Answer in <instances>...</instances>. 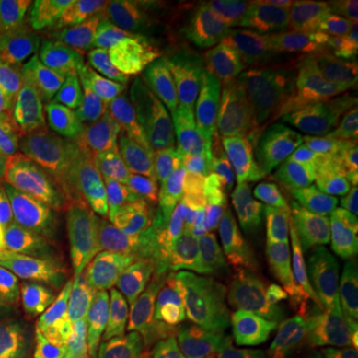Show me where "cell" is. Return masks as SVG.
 <instances>
[{"label":"cell","mask_w":358,"mask_h":358,"mask_svg":"<svg viewBox=\"0 0 358 358\" xmlns=\"http://www.w3.org/2000/svg\"><path fill=\"white\" fill-rule=\"evenodd\" d=\"M38 301L106 358H136L148 327L164 307L148 279L124 275L96 255L44 268Z\"/></svg>","instance_id":"cell-1"},{"label":"cell","mask_w":358,"mask_h":358,"mask_svg":"<svg viewBox=\"0 0 358 358\" xmlns=\"http://www.w3.org/2000/svg\"><path fill=\"white\" fill-rule=\"evenodd\" d=\"M259 201L299 294L307 303L348 294L350 271L343 233L282 155L271 157L263 169Z\"/></svg>","instance_id":"cell-2"},{"label":"cell","mask_w":358,"mask_h":358,"mask_svg":"<svg viewBox=\"0 0 358 358\" xmlns=\"http://www.w3.org/2000/svg\"><path fill=\"white\" fill-rule=\"evenodd\" d=\"M225 129L253 152L275 150L320 114L319 100L285 68L245 78L217 98Z\"/></svg>","instance_id":"cell-3"},{"label":"cell","mask_w":358,"mask_h":358,"mask_svg":"<svg viewBox=\"0 0 358 358\" xmlns=\"http://www.w3.org/2000/svg\"><path fill=\"white\" fill-rule=\"evenodd\" d=\"M80 92V72L54 48L0 66V124L40 141L52 120L70 112Z\"/></svg>","instance_id":"cell-4"},{"label":"cell","mask_w":358,"mask_h":358,"mask_svg":"<svg viewBox=\"0 0 358 358\" xmlns=\"http://www.w3.org/2000/svg\"><path fill=\"white\" fill-rule=\"evenodd\" d=\"M239 265L237 249L213 223L197 241L167 251L148 282L166 307L187 317L195 308L233 293Z\"/></svg>","instance_id":"cell-5"},{"label":"cell","mask_w":358,"mask_h":358,"mask_svg":"<svg viewBox=\"0 0 358 358\" xmlns=\"http://www.w3.org/2000/svg\"><path fill=\"white\" fill-rule=\"evenodd\" d=\"M22 233L44 268L94 255L86 203L76 185L52 164H46L32 195Z\"/></svg>","instance_id":"cell-6"},{"label":"cell","mask_w":358,"mask_h":358,"mask_svg":"<svg viewBox=\"0 0 358 358\" xmlns=\"http://www.w3.org/2000/svg\"><path fill=\"white\" fill-rule=\"evenodd\" d=\"M209 32L253 64L281 68L303 58L305 38L294 24L291 4L261 0L217 2Z\"/></svg>","instance_id":"cell-7"},{"label":"cell","mask_w":358,"mask_h":358,"mask_svg":"<svg viewBox=\"0 0 358 358\" xmlns=\"http://www.w3.org/2000/svg\"><path fill=\"white\" fill-rule=\"evenodd\" d=\"M86 128L126 155L155 150L169 129L164 108L122 84L92 80L78 98L76 110Z\"/></svg>","instance_id":"cell-8"},{"label":"cell","mask_w":358,"mask_h":358,"mask_svg":"<svg viewBox=\"0 0 358 358\" xmlns=\"http://www.w3.org/2000/svg\"><path fill=\"white\" fill-rule=\"evenodd\" d=\"M40 145L46 164L66 173L84 203L94 207L108 197L129 162V155L92 134L80 122L76 110L58 117L40 138Z\"/></svg>","instance_id":"cell-9"},{"label":"cell","mask_w":358,"mask_h":358,"mask_svg":"<svg viewBox=\"0 0 358 358\" xmlns=\"http://www.w3.org/2000/svg\"><path fill=\"white\" fill-rule=\"evenodd\" d=\"M291 166L331 215L346 223L357 211V195L345 150L331 115H317L289 140Z\"/></svg>","instance_id":"cell-10"},{"label":"cell","mask_w":358,"mask_h":358,"mask_svg":"<svg viewBox=\"0 0 358 358\" xmlns=\"http://www.w3.org/2000/svg\"><path fill=\"white\" fill-rule=\"evenodd\" d=\"M235 299L261 346L310 358L308 303L303 296L287 293L241 261L235 275Z\"/></svg>","instance_id":"cell-11"},{"label":"cell","mask_w":358,"mask_h":358,"mask_svg":"<svg viewBox=\"0 0 358 358\" xmlns=\"http://www.w3.org/2000/svg\"><path fill=\"white\" fill-rule=\"evenodd\" d=\"M207 26L195 28L166 44L164 48L131 54L112 62L103 68V74L112 78L115 84H122L155 106L164 108L185 94L193 58L207 32Z\"/></svg>","instance_id":"cell-12"},{"label":"cell","mask_w":358,"mask_h":358,"mask_svg":"<svg viewBox=\"0 0 358 358\" xmlns=\"http://www.w3.org/2000/svg\"><path fill=\"white\" fill-rule=\"evenodd\" d=\"M215 225L237 249L243 263L287 293L301 296L285 267L267 213L249 185L219 205L215 209Z\"/></svg>","instance_id":"cell-13"},{"label":"cell","mask_w":358,"mask_h":358,"mask_svg":"<svg viewBox=\"0 0 358 358\" xmlns=\"http://www.w3.org/2000/svg\"><path fill=\"white\" fill-rule=\"evenodd\" d=\"M90 225L98 253L120 273L150 279L162 267L167 249L157 241L150 221L115 205L92 207Z\"/></svg>","instance_id":"cell-14"},{"label":"cell","mask_w":358,"mask_h":358,"mask_svg":"<svg viewBox=\"0 0 358 358\" xmlns=\"http://www.w3.org/2000/svg\"><path fill=\"white\" fill-rule=\"evenodd\" d=\"M217 2L207 0H143L106 56H126L164 48L195 28L209 24Z\"/></svg>","instance_id":"cell-15"},{"label":"cell","mask_w":358,"mask_h":358,"mask_svg":"<svg viewBox=\"0 0 358 358\" xmlns=\"http://www.w3.org/2000/svg\"><path fill=\"white\" fill-rule=\"evenodd\" d=\"M143 0H74L60 22V48L66 60L108 54Z\"/></svg>","instance_id":"cell-16"},{"label":"cell","mask_w":358,"mask_h":358,"mask_svg":"<svg viewBox=\"0 0 358 358\" xmlns=\"http://www.w3.org/2000/svg\"><path fill=\"white\" fill-rule=\"evenodd\" d=\"M155 152L162 164L173 167L193 192L199 193L213 207H219L231 195L241 192L251 179V169L205 154L192 141L185 140L176 128L167 129Z\"/></svg>","instance_id":"cell-17"},{"label":"cell","mask_w":358,"mask_h":358,"mask_svg":"<svg viewBox=\"0 0 358 358\" xmlns=\"http://www.w3.org/2000/svg\"><path fill=\"white\" fill-rule=\"evenodd\" d=\"M60 0H0V66L38 56L50 46Z\"/></svg>","instance_id":"cell-18"},{"label":"cell","mask_w":358,"mask_h":358,"mask_svg":"<svg viewBox=\"0 0 358 358\" xmlns=\"http://www.w3.org/2000/svg\"><path fill=\"white\" fill-rule=\"evenodd\" d=\"M185 320L207 358H257L263 348L237 305L235 291L195 308Z\"/></svg>","instance_id":"cell-19"},{"label":"cell","mask_w":358,"mask_h":358,"mask_svg":"<svg viewBox=\"0 0 358 358\" xmlns=\"http://www.w3.org/2000/svg\"><path fill=\"white\" fill-rule=\"evenodd\" d=\"M8 358H106V355L48 308L32 307L16 319Z\"/></svg>","instance_id":"cell-20"},{"label":"cell","mask_w":358,"mask_h":358,"mask_svg":"<svg viewBox=\"0 0 358 358\" xmlns=\"http://www.w3.org/2000/svg\"><path fill=\"white\" fill-rule=\"evenodd\" d=\"M162 164V162H159ZM166 176V201L150 225L167 251L197 241L215 223V209L181 179L178 171L162 164Z\"/></svg>","instance_id":"cell-21"},{"label":"cell","mask_w":358,"mask_h":358,"mask_svg":"<svg viewBox=\"0 0 358 358\" xmlns=\"http://www.w3.org/2000/svg\"><path fill=\"white\" fill-rule=\"evenodd\" d=\"M176 117L185 140L199 143L209 155L233 166L253 169L259 152L249 150L225 129L217 112V100L189 96L176 103Z\"/></svg>","instance_id":"cell-22"},{"label":"cell","mask_w":358,"mask_h":358,"mask_svg":"<svg viewBox=\"0 0 358 358\" xmlns=\"http://www.w3.org/2000/svg\"><path fill=\"white\" fill-rule=\"evenodd\" d=\"M42 271L22 229L0 227V307L16 315L36 307Z\"/></svg>","instance_id":"cell-23"},{"label":"cell","mask_w":358,"mask_h":358,"mask_svg":"<svg viewBox=\"0 0 358 358\" xmlns=\"http://www.w3.org/2000/svg\"><path fill=\"white\" fill-rule=\"evenodd\" d=\"M265 70V66L253 64L229 50L221 40L209 32L207 26V32L193 58L185 94L217 100L219 96H223L235 84L243 82L245 78L261 74Z\"/></svg>","instance_id":"cell-24"},{"label":"cell","mask_w":358,"mask_h":358,"mask_svg":"<svg viewBox=\"0 0 358 358\" xmlns=\"http://www.w3.org/2000/svg\"><path fill=\"white\" fill-rule=\"evenodd\" d=\"M166 201V176L155 150L131 155L112 192L102 203L122 207L138 217L152 221Z\"/></svg>","instance_id":"cell-25"},{"label":"cell","mask_w":358,"mask_h":358,"mask_svg":"<svg viewBox=\"0 0 358 358\" xmlns=\"http://www.w3.org/2000/svg\"><path fill=\"white\" fill-rule=\"evenodd\" d=\"M44 169L46 157L40 141L0 124V178L10 189L22 219H26Z\"/></svg>","instance_id":"cell-26"},{"label":"cell","mask_w":358,"mask_h":358,"mask_svg":"<svg viewBox=\"0 0 358 358\" xmlns=\"http://www.w3.org/2000/svg\"><path fill=\"white\" fill-rule=\"evenodd\" d=\"M310 358H334L358 334V305L350 294L313 301L307 307Z\"/></svg>","instance_id":"cell-27"},{"label":"cell","mask_w":358,"mask_h":358,"mask_svg":"<svg viewBox=\"0 0 358 358\" xmlns=\"http://www.w3.org/2000/svg\"><path fill=\"white\" fill-rule=\"evenodd\" d=\"M136 358H205V355L185 317L164 305L143 334Z\"/></svg>","instance_id":"cell-28"},{"label":"cell","mask_w":358,"mask_h":358,"mask_svg":"<svg viewBox=\"0 0 358 358\" xmlns=\"http://www.w3.org/2000/svg\"><path fill=\"white\" fill-rule=\"evenodd\" d=\"M336 136L341 140V145L345 150L346 162L352 173V183H355V195H357L358 209V103L348 108L345 114L333 117Z\"/></svg>","instance_id":"cell-29"},{"label":"cell","mask_w":358,"mask_h":358,"mask_svg":"<svg viewBox=\"0 0 358 358\" xmlns=\"http://www.w3.org/2000/svg\"><path fill=\"white\" fill-rule=\"evenodd\" d=\"M345 231V247L346 259H348V271H352V279H355V303L358 305V209L352 213V217L346 223H343Z\"/></svg>","instance_id":"cell-30"},{"label":"cell","mask_w":358,"mask_h":358,"mask_svg":"<svg viewBox=\"0 0 358 358\" xmlns=\"http://www.w3.org/2000/svg\"><path fill=\"white\" fill-rule=\"evenodd\" d=\"M24 219L20 217L16 203H14L10 189L6 187L4 179L0 178V227H16L22 229Z\"/></svg>","instance_id":"cell-31"},{"label":"cell","mask_w":358,"mask_h":358,"mask_svg":"<svg viewBox=\"0 0 358 358\" xmlns=\"http://www.w3.org/2000/svg\"><path fill=\"white\" fill-rule=\"evenodd\" d=\"M18 315L13 310L0 307V358H8L10 346H13L14 329H16Z\"/></svg>","instance_id":"cell-32"},{"label":"cell","mask_w":358,"mask_h":358,"mask_svg":"<svg viewBox=\"0 0 358 358\" xmlns=\"http://www.w3.org/2000/svg\"><path fill=\"white\" fill-rule=\"evenodd\" d=\"M257 358H308L301 357V355H293V352H285V350H275V348H261Z\"/></svg>","instance_id":"cell-33"},{"label":"cell","mask_w":358,"mask_h":358,"mask_svg":"<svg viewBox=\"0 0 358 358\" xmlns=\"http://www.w3.org/2000/svg\"><path fill=\"white\" fill-rule=\"evenodd\" d=\"M334 358H358V334L350 341V343H346V345L336 352V357Z\"/></svg>","instance_id":"cell-34"},{"label":"cell","mask_w":358,"mask_h":358,"mask_svg":"<svg viewBox=\"0 0 358 358\" xmlns=\"http://www.w3.org/2000/svg\"><path fill=\"white\" fill-rule=\"evenodd\" d=\"M205 358H207V357H205Z\"/></svg>","instance_id":"cell-35"}]
</instances>
